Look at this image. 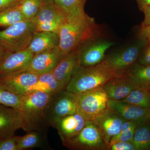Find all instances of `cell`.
I'll return each instance as SVG.
<instances>
[{"instance_id":"cell-1","label":"cell","mask_w":150,"mask_h":150,"mask_svg":"<svg viewBox=\"0 0 150 150\" xmlns=\"http://www.w3.org/2000/svg\"><path fill=\"white\" fill-rule=\"evenodd\" d=\"M59 48L63 56L86 41L103 36L94 18L85 12L66 17L59 27Z\"/></svg>"},{"instance_id":"cell-2","label":"cell","mask_w":150,"mask_h":150,"mask_svg":"<svg viewBox=\"0 0 150 150\" xmlns=\"http://www.w3.org/2000/svg\"><path fill=\"white\" fill-rule=\"evenodd\" d=\"M52 95L37 91L22 96L18 111L22 120V129L25 132L47 131L49 127L46 117V108Z\"/></svg>"},{"instance_id":"cell-3","label":"cell","mask_w":150,"mask_h":150,"mask_svg":"<svg viewBox=\"0 0 150 150\" xmlns=\"http://www.w3.org/2000/svg\"><path fill=\"white\" fill-rule=\"evenodd\" d=\"M118 74L105 59L96 65L89 67L78 66L65 89L75 94L103 86Z\"/></svg>"},{"instance_id":"cell-4","label":"cell","mask_w":150,"mask_h":150,"mask_svg":"<svg viewBox=\"0 0 150 150\" xmlns=\"http://www.w3.org/2000/svg\"><path fill=\"white\" fill-rule=\"evenodd\" d=\"M37 31L30 21H25L0 30V48L5 52L22 51L28 48Z\"/></svg>"},{"instance_id":"cell-5","label":"cell","mask_w":150,"mask_h":150,"mask_svg":"<svg viewBox=\"0 0 150 150\" xmlns=\"http://www.w3.org/2000/svg\"><path fill=\"white\" fill-rule=\"evenodd\" d=\"M76 95L77 113L86 121H93L108 109L109 99L103 86Z\"/></svg>"},{"instance_id":"cell-6","label":"cell","mask_w":150,"mask_h":150,"mask_svg":"<svg viewBox=\"0 0 150 150\" xmlns=\"http://www.w3.org/2000/svg\"><path fill=\"white\" fill-rule=\"evenodd\" d=\"M147 43L146 39L138 38L129 45L110 53L105 56V59L118 76L124 74L138 62L142 50Z\"/></svg>"},{"instance_id":"cell-7","label":"cell","mask_w":150,"mask_h":150,"mask_svg":"<svg viewBox=\"0 0 150 150\" xmlns=\"http://www.w3.org/2000/svg\"><path fill=\"white\" fill-rule=\"evenodd\" d=\"M62 143L72 150H106L108 145L98 127L91 121H86L77 135Z\"/></svg>"},{"instance_id":"cell-8","label":"cell","mask_w":150,"mask_h":150,"mask_svg":"<svg viewBox=\"0 0 150 150\" xmlns=\"http://www.w3.org/2000/svg\"><path fill=\"white\" fill-rule=\"evenodd\" d=\"M77 113L76 94L62 90L51 96L46 108V117L49 126H54L65 116Z\"/></svg>"},{"instance_id":"cell-9","label":"cell","mask_w":150,"mask_h":150,"mask_svg":"<svg viewBox=\"0 0 150 150\" xmlns=\"http://www.w3.org/2000/svg\"><path fill=\"white\" fill-rule=\"evenodd\" d=\"M114 43L102 36L86 41L76 48L78 51L79 65L89 67L98 64L105 59V52Z\"/></svg>"},{"instance_id":"cell-10","label":"cell","mask_w":150,"mask_h":150,"mask_svg":"<svg viewBox=\"0 0 150 150\" xmlns=\"http://www.w3.org/2000/svg\"><path fill=\"white\" fill-rule=\"evenodd\" d=\"M65 18L52 0H45L40 10L30 21L35 24L36 31L59 33V27Z\"/></svg>"},{"instance_id":"cell-11","label":"cell","mask_w":150,"mask_h":150,"mask_svg":"<svg viewBox=\"0 0 150 150\" xmlns=\"http://www.w3.org/2000/svg\"><path fill=\"white\" fill-rule=\"evenodd\" d=\"M39 75L23 70L11 74L0 76V85L19 96L31 92L38 81Z\"/></svg>"},{"instance_id":"cell-12","label":"cell","mask_w":150,"mask_h":150,"mask_svg":"<svg viewBox=\"0 0 150 150\" xmlns=\"http://www.w3.org/2000/svg\"><path fill=\"white\" fill-rule=\"evenodd\" d=\"M125 121L118 113L108 108L92 121L98 128L105 142L108 144L111 139L120 133Z\"/></svg>"},{"instance_id":"cell-13","label":"cell","mask_w":150,"mask_h":150,"mask_svg":"<svg viewBox=\"0 0 150 150\" xmlns=\"http://www.w3.org/2000/svg\"><path fill=\"white\" fill-rule=\"evenodd\" d=\"M33 56V53L28 48L17 52H5L0 64V76L11 74L25 70Z\"/></svg>"},{"instance_id":"cell-14","label":"cell","mask_w":150,"mask_h":150,"mask_svg":"<svg viewBox=\"0 0 150 150\" xmlns=\"http://www.w3.org/2000/svg\"><path fill=\"white\" fill-rule=\"evenodd\" d=\"M59 47L50 51L34 54L25 70L40 75L52 71L63 56Z\"/></svg>"},{"instance_id":"cell-15","label":"cell","mask_w":150,"mask_h":150,"mask_svg":"<svg viewBox=\"0 0 150 150\" xmlns=\"http://www.w3.org/2000/svg\"><path fill=\"white\" fill-rule=\"evenodd\" d=\"M108 108L118 113L125 120L139 125L150 121V110L123 102L108 100Z\"/></svg>"},{"instance_id":"cell-16","label":"cell","mask_w":150,"mask_h":150,"mask_svg":"<svg viewBox=\"0 0 150 150\" xmlns=\"http://www.w3.org/2000/svg\"><path fill=\"white\" fill-rule=\"evenodd\" d=\"M108 99L120 100L124 99L132 91L138 88L127 74L118 75L108 81L103 86Z\"/></svg>"},{"instance_id":"cell-17","label":"cell","mask_w":150,"mask_h":150,"mask_svg":"<svg viewBox=\"0 0 150 150\" xmlns=\"http://www.w3.org/2000/svg\"><path fill=\"white\" fill-rule=\"evenodd\" d=\"M79 65V59L76 49L63 56L52 73L61 86L66 89L71 78L73 72Z\"/></svg>"},{"instance_id":"cell-18","label":"cell","mask_w":150,"mask_h":150,"mask_svg":"<svg viewBox=\"0 0 150 150\" xmlns=\"http://www.w3.org/2000/svg\"><path fill=\"white\" fill-rule=\"evenodd\" d=\"M21 128V118L18 110L0 104V140L13 136Z\"/></svg>"},{"instance_id":"cell-19","label":"cell","mask_w":150,"mask_h":150,"mask_svg":"<svg viewBox=\"0 0 150 150\" xmlns=\"http://www.w3.org/2000/svg\"><path fill=\"white\" fill-rule=\"evenodd\" d=\"M86 120L79 113L65 116L57 121L53 127L58 131L62 142L77 135L85 125Z\"/></svg>"},{"instance_id":"cell-20","label":"cell","mask_w":150,"mask_h":150,"mask_svg":"<svg viewBox=\"0 0 150 150\" xmlns=\"http://www.w3.org/2000/svg\"><path fill=\"white\" fill-rule=\"evenodd\" d=\"M60 41L59 33L36 31L28 48L34 54H39L59 47Z\"/></svg>"},{"instance_id":"cell-21","label":"cell","mask_w":150,"mask_h":150,"mask_svg":"<svg viewBox=\"0 0 150 150\" xmlns=\"http://www.w3.org/2000/svg\"><path fill=\"white\" fill-rule=\"evenodd\" d=\"M46 132L32 131L28 132L23 137L18 136L17 144L20 150L35 148L44 149L48 147Z\"/></svg>"},{"instance_id":"cell-22","label":"cell","mask_w":150,"mask_h":150,"mask_svg":"<svg viewBox=\"0 0 150 150\" xmlns=\"http://www.w3.org/2000/svg\"><path fill=\"white\" fill-rule=\"evenodd\" d=\"M126 74L132 79L137 87L150 91V65L141 64L137 62Z\"/></svg>"},{"instance_id":"cell-23","label":"cell","mask_w":150,"mask_h":150,"mask_svg":"<svg viewBox=\"0 0 150 150\" xmlns=\"http://www.w3.org/2000/svg\"><path fill=\"white\" fill-rule=\"evenodd\" d=\"M64 89H65L58 82L52 71H51L39 75L38 81L31 91H40L53 95Z\"/></svg>"},{"instance_id":"cell-24","label":"cell","mask_w":150,"mask_h":150,"mask_svg":"<svg viewBox=\"0 0 150 150\" xmlns=\"http://www.w3.org/2000/svg\"><path fill=\"white\" fill-rule=\"evenodd\" d=\"M55 5L66 17L85 12L87 0H52Z\"/></svg>"},{"instance_id":"cell-25","label":"cell","mask_w":150,"mask_h":150,"mask_svg":"<svg viewBox=\"0 0 150 150\" xmlns=\"http://www.w3.org/2000/svg\"><path fill=\"white\" fill-rule=\"evenodd\" d=\"M132 143L136 150H150V121L137 126Z\"/></svg>"},{"instance_id":"cell-26","label":"cell","mask_w":150,"mask_h":150,"mask_svg":"<svg viewBox=\"0 0 150 150\" xmlns=\"http://www.w3.org/2000/svg\"><path fill=\"white\" fill-rule=\"evenodd\" d=\"M120 100L150 110V91L145 89H135L128 96Z\"/></svg>"},{"instance_id":"cell-27","label":"cell","mask_w":150,"mask_h":150,"mask_svg":"<svg viewBox=\"0 0 150 150\" xmlns=\"http://www.w3.org/2000/svg\"><path fill=\"white\" fill-rule=\"evenodd\" d=\"M17 4L0 11V28H7L18 23L26 21Z\"/></svg>"},{"instance_id":"cell-28","label":"cell","mask_w":150,"mask_h":150,"mask_svg":"<svg viewBox=\"0 0 150 150\" xmlns=\"http://www.w3.org/2000/svg\"><path fill=\"white\" fill-rule=\"evenodd\" d=\"M45 0H21L17 6L26 21H31L40 10Z\"/></svg>"},{"instance_id":"cell-29","label":"cell","mask_w":150,"mask_h":150,"mask_svg":"<svg viewBox=\"0 0 150 150\" xmlns=\"http://www.w3.org/2000/svg\"><path fill=\"white\" fill-rule=\"evenodd\" d=\"M138 126L137 123L126 120L122 124L120 133L111 139L109 144L117 142H132L135 130Z\"/></svg>"},{"instance_id":"cell-30","label":"cell","mask_w":150,"mask_h":150,"mask_svg":"<svg viewBox=\"0 0 150 150\" xmlns=\"http://www.w3.org/2000/svg\"><path fill=\"white\" fill-rule=\"evenodd\" d=\"M21 103L22 96L8 91L0 85V104L18 110Z\"/></svg>"},{"instance_id":"cell-31","label":"cell","mask_w":150,"mask_h":150,"mask_svg":"<svg viewBox=\"0 0 150 150\" xmlns=\"http://www.w3.org/2000/svg\"><path fill=\"white\" fill-rule=\"evenodd\" d=\"M18 137L14 135L0 140V150H20L17 144Z\"/></svg>"},{"instance_id":"cell-32","label":"cell","mask_w":150,"mask_h":150,"mask_svg":"<svg viewBox=\"0 0 150 150\" xmlns=\"http://www.w3.org/2000/svg\"><path fill=\"white\" fill-rule=\"evenodd\" d=\"M106 150H136L132 142H117L108 144Z\"/></svg>"},{"instance_id":"cell-33","label":"cell","mask_w":150,"mask_h":150,"mask_svg":"<svg viewBox=\"0 0 150 150\" xmlns=\"http://www.w3.org/2000/svg\"><path fill=\"white\" fill-rule=\"evenodd\" d=\"M138 62L145 66L150 65V41H148L146 45L142 50Z\"/></svg>"},{"instance_id":"cell-34","label":"cell","mask_w":150,"mask_h":150,"mask_svg":"<svg viewBox=\"0 0 150 150\" xmlns=\"http://www.w3.org/2000/svg\"><path fill=\"white\" fill-rule=\"evenodd\" d=\"M138 38L145 39L150 41V25L141 27L137 35Z\"/></svg>"},{"instance_id":"cell-35","label":"cell","mask_w":150,"mask_h":150,"mask_svg":"<svg viewBox=\"0 0 150 150\" xmlns=\"http://www.w3.org/2000/svg\"><path fill=\"white\" fill-rule=\"evenodd\" d=\"M21 0H0V11L17 4Z\"/></svg>"},{"instance_id":"cell-36","label":"cell","mask_w":150,"mask_h":150,"mask_svg":"<svg viewBox=\"0 0 150 150\" xmlns=\"http://www.w3.org/2000/svg\"><path fill=\"white\" fill-rule=\"evenodd\" d=\"M142 11L144 14V19L141 24V27L150 25V5L145 7Z\"/></svg>"},{"instance_id":"cell-37","label":"cell","mask_w":150,"mask_h":150,"mask_svg":"<svg viewBox=\"0 0 150 150\" xmlns=\"http://www.w3.org/2000/svg\"><path fill=\"white\" fill-rule=\"evenodd\" d=\"M136 1L138 4V7L140 10L142 11V9L145 7L150 5V0H134Z\"/></svg>"},{"instance_id":"cell-38","label":"cell","mask_w":150,"mask_h":150,"mask_svg":"<svg viewBox=\"0 0 150 150\" xmlns=\"http://www.w3.org/2000/svg\"><path fill=\"white\" fill-rule=\"evenodd\" d=\"M5 53V51L2 48H0V64H1L2 61L3 57H4Z\"/></svg>"}]
</instances>
